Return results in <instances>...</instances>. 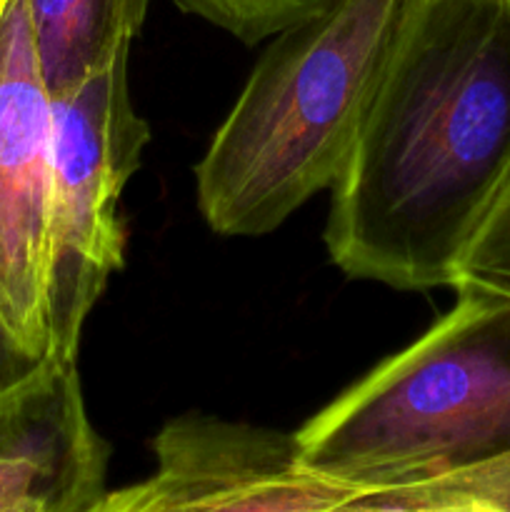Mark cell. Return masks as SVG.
<instances>
[{"label":"cell","mask_w":510,"mask_h":512,"mask_svg":"<svg viewBox=\"0 0 510 512\" xmlns=\"http://www.w3.org/2000/svg\"><path fill=\"white\" fill-rule=\"evenodd\" d=\"M108 458L78 365L50 360L0 398V512H83L105 493Z\"/></svg>","instance_id":"7"},{"label":"cell","mask_w":510,"mask_h":512,"mask_svg":"<svg viewBox=\"0 0 510 512\" xmlns=\"http://www.w3.org/2000/svg\"><path fill=\"white\" fill-rule=\"evenodd\" d=\"M150 0H28L40 73L60 95L128 50Z\"/></svg>","instance_id":"8"},{"label":"cell","mask_w":510,"mask_h":512,"mask_svg":"<svg viewBox=\"0 0 510 512\" xmlns=\"http://www.w3.org/2000/svg\"><path fill=\"white\" fill-rule=\"evenodd\" d=\"M53 95L40 73L28 0H0V310L50 358L48 265Z\"/></svg>","instance_id":"6"},{"label":"cell","mask_w":510,"mask_h":512,"mask_svg":"<svg viewBox=\"0 0 510 512\" xmlns=\"http://www.w3.org/2000/svg\"><path fill=\"white\" fill-rule=\"evenodd\" d=\"M48 363L50 358L35 355L33 350L25 348L0 310V398L30 383Z\"/></svg>","instance_id":"12"},{"label":"cell","mask_w":510,"mask_h":512,"mask_svg":"<svg viewBox=\"0 0 510 512\" xmlns=\"http://www.w3.org/2000/svg\"><path fill=\"white\" fill-rule=\"evenodd\" d=\"M450 288L483 290L510 298V178L470 235L455 265Z\"/></svg>","instance_id":"10"},{"label":"cell","mask_w":510,"mask_h":512,"mask_svg":"<svg viewBox=\"0 0 510 512\" xmlns=\"http://www.w3.org/2000/svg\"><path fill=\"white\" fill-rule=\"evenodd\" d=\"M393 495L420 500H473L500 512H510V455L458 478L440 480L423 488L395 490Z\"/></svg>","instance_id":"11"},{"label":"cell","mask_w":510,"mask_h":512,"mask_svg":"<svg viewBox=\"0 0 510 512\" xmlns=\"http://www.w3.org/2000/svg\"><path fill=\"white\" fill-rule=\"evenodd\" d=\"M455 293L433 328L295 433L313 473L378 495L508 458L510 298Z\"/></svg>","instance_id":"3"},{"label":"cell","mask_w":510,"mask_h":512,"mask_svg":"<svg viewBox=\"0 0 510 512\" xmlns=\"http://www.w3.org/2000/svg\"><path fill=\"white\" fill-rule=\"evenodd\" d=\"M400 0H333L275 35L195 165L205 223L273 233L348 160Z\"/></svg>","instance_id":"2"},{"label":"cell","mask_w":510,"mask_h":512,"mask_svg":"<svg viewBox=\"0 0 510 512\" xmlns=\"http://www.w3.org/2000/svg\"><path fill=\"white\" fill-rule=\"evenodd\" d=\"M510 178V0H400L325 245L348 278L453 285Z\"/></svg>","instance_id":"1"},{"label":"cell","mask_w":510,"mask_h":512,"mask_svg":"<svg viewBox=\"0 0 510 512\" xmlns=\"http://www.w3.org/2000/svg\"><path fill=\"white\" fill-rule=\"evenodd\" d=\"M333 512H500L473 500H420L405 495L378 493L353 500Z\"/></svg>","instance_id":"13"},{"label":"cell","mask_w":510,"mask_h":512,"mask_svg":"<svg viewBox=\"0 0 510 512\" xmlns=\"http://www.w3.org/2000/svg\"><path fill=\"white\" fill-rule=\"evenodd\" d=\"M128 55L53 98L48 335L58 365H78L85 320L123 268L120 198L150 140L130 98Z\"/></svg>","instance_id":"4"},{"label":"cell","mask_w":510,"mask_h":512,"mask_svg":"<svg viewBox=\"0 0 510 512\" xmlns=\"http://www.w3.org/2000/svg\"><path fill=\"white\" fill-rule=\"evenodd\" d=\"M183 13L198 15L215 28L225 30L245 45H255L265 38L313 18L333 0H173Z\"/></svg>","instance_id":"9"},{"label":"cell","mask_w":510,"mask_h":512,"mask_svg":"<svg viewBox=\"0 0 510 512\" xmlns=\"http://www.w3.org/2000/svg\"><path fill=\"white\" fill-rule=\"evenodd\" d=\"M148 478L105 490L83 512H333L365 493L313 473L295 433L188 413L153 440Z\"/></svg>","instance_id":"5"}]
</instances>
